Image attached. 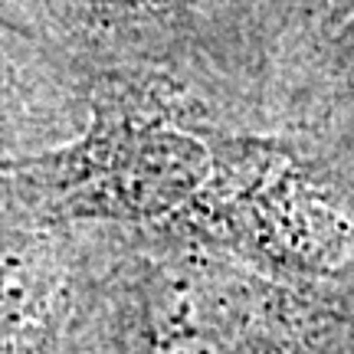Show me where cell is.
Listing matches in <instances>:
<instances>
[{
  "mask_svg": "<svg viewBox=\"0 0 354 354\" xmlns=\"http://www.w3.org/2000/svg\"><path fill=\"white\" fill-rule=\"evenodd\" d=\"M325 286L165 230H109L86 354H351Z\"/></svg>",
  "mask_w": 354,
  "mask_h": 354,
  "instance_id": "cell-1",
  "label": "cell"
},
{
  "mask_svg": "<svg viewBox=\"0 0 354 354\" xmlns=\"http://www.w3.org/2000/svg\"><path fill=\"white\" fill-rule=\"evenodd\" d=\"M220 128L161 79L109 73L79 135L0 171V203L66 227L171 230L214 177Z\"/></svg>",
  "mask_w": 354,
  "mask_h": 354,
  "instance_id": "cell-2",
  "label": "cell"
},
{
  "mask_svg": "<svg viewBox=\"0 0 354 354\" xmlns=\"http://www.w3.org/2000/svg\"><path fill=\"white\" fill-rule=\"evenodd\" d=\"M105 243L0 203V354H86Z\"/></svg>",
  "mask_w": 354,
  "mask_h": 354,
  "instance_id": "cell-3",
  "label": "cell"
},
{
  "mask_svg": "<svg viewBox=\"0 0 354 354\" xmlns=\"http://www.w3.org/2000/svg\"><path fill=\"white\" fill-rule=\"evenodd\" d=\"M92 79L0 20V171L39 158L79 135Z\"/></svg>",
  "mask_w": 354,
  "mask_h": 354,
  "instance_id": "cell-4",
  "label": "cell"
}]
</instances>
